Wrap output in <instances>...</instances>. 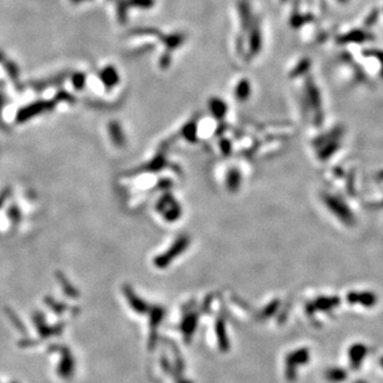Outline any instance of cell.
Listing matches in <instances>:
<instances>
[{
  "label": "cell",
  "instance_id": "52a82bcc",
  "mask_svg": "<svg viewBox=\"0 0 383 383\" xmlns=\"http://www.w3.org/2000/svg\"><path fill=\"white\" fill-rule=\"evenodd\" d=\"M101 79L107 86H114L119 82V74L113 66L105 67L101 73Z\"/></svg>",
  "mask_w": 383,
  "mask_h": 383
},
{
  "label": "cell",
  "instance_id": "5b68a950",
  "mask_svg": "<svg viewBox=\"0 0 383 383\" xmlns=\"http://www.w3.org/2000/svg\"><path fill=\"white\" fill-rule=\"evenodd\" d=\"M160 39L162 40L165 48H166V51L173 52V50L179 48L180 46L184 44L186 40V35L181 32H176L168 35H162Z\"/></svg>",
  "mask_w": 383,
  "mask_h": 383
},
{
  "label": "cell",
  "instance_id": "7c38bea8",
  "mask_svg": "<svg viewBox=\"0 0 383 383\" xmlns=\"http://www.w3.org/2000/svg\"><path fill=\"white\" fill-rule=\"evenodd\" d=\"M212 112H214L216 115H222L226 112V105L219 99H214L211 101Z\"/></svg>",
  "mask_w": 383,
  "mask_h": 383
},
{
  "label": "cell",
  "instance_id": "e0dca14e",
  "mask_svg": "<svg viewBox=\"0 0 383 383\" xmlns=\"http://www.w3.org/2000/svg\"><path fill=\"white\" fill-rule=\"evenodd\" d=\"M380 365H381V367L383 368V356H382L381 359H380Z\"/></svg>",
  "mask_w": 383,
  "mask_h": 383
},
{
  "label": "cell",
  "instance_id": "30bf717a",
  "mask_svg": "<svg viewBox=\"0 0 383 383\" xmlns=\"http://www.w3.org/2000/svg\"><path fill=\"white\" fill-rule=\"evenodd\" d=\"M366 39H367V35H365L364 32L360 31V30H355L348 34L344 35V37L341 39V40L344 43H347V42H356V43L358 42L359 43V42H363V40H365Z\"/></svg>",
  "mask_w": 383,
  "mask_h": 383
},
{
  "label": "cell",
  "instance_id": "6da1fadb",
  "mask_svg": "<svg viewBox=\"0 0 383 383\" xmlns=\"http://www.w3.org/2000/svg\"><path fill=\"white\" fill-rule=\"evenodd\" d=\"M249 49H248V56L249 59L257 57L262 49V32H261V25L260 20L255 16V20L252 21V25L249 28Z\"/></svg>",
  "mask_w": 383,
  "mask_h": 383
},
{
  "label": "cell",
  "instance_id": "9a60e30c",
  "mask_svg": "<svg viewBox=\"0 0 383 383\" xmlns=\"http://www.w3.org/2000/svg\"><path fill=\"white\" fill-rule=\"evenodd\" d=\"M377 19H378V12H373L372 14H370L367 19H366V21H365V23H366L367 26H370V25H373V23L377 20Z\"/></svg>",
  "mask_w": 383,
  "mask_h": 383
},
{
  "label": "cell",
  "instance_id": "8992f818",
  "mask_svg": "<svg viewBox=\"0 0 383 383\" xmlns=\"http://www.w3.org/2000/svg\"><path fill=\"white\" fill-rule=\"evenodd\" d=\"M348 374L343 367H330L326 372V379L332 383H341L347 379Z\"/></svg>",
  "mask_w": 383,
  "mask_h": 383
},
{
  "label": "cell",
  "instance_id": "4fadbf2b",
  "mask_svg": "<svg viewBox=\"0 0 383 383\" xmlns=\"http://www.w3.org/2000/svg\"><path fill=\"white\" fill-rule=\"evenodd\" d=\"M309 68H310V60H309V59H303V60L300 62L295 68H294V70H293L291 75L292 76L302 75V73H305Z\"/></svg>",
  "mask_w": 383,
  "mask_h": 383
},
{
  "label": "cell",
  "instance_id": "9c48e42d",
  "mask_svg": "<svg viewBox=\"0 0 383 383\" xmlns=\"http://www.w3.org/2000/svg\"><path fill=\"white\" fill-rule=\"evenodd\" d=\"M349 300L351 302L361 303L365 306H370L376 302L374 296L369 295V294H353L349 297Z\"/></svg>",
  "mask_w": 383,
  "mask_h": 383
},
{
  "label": "cell",
  "instance_id": "8fae6325",
  "mask_svg": "<svg viewBox=\"0 0 383 383\" xmlns=\"http://www.w3.org/2000/svg\"><path fill=\"white\" fill-rule=\"evenodd\" d=\"M155 0H128L127 1L128 7L139 8L142 10H149L155 5Z\"/></svg>",
  "mask_w": 383,
  "mask_h": 383
},
{
  "label": "cell",
  "instance_id": "2e32d148",
  "mask_svg": "<svg viewBox=\"0 0 383 383\" xmlns=\"http://www.w3.org/2000/svg\"><path fill=\"white\" fill-rule=\"evenodd\" d=\"M353 383H368V382L365 381V380H362V379H359V380L353 381Z\"/></svg>",
  "mask_w": 383,
  "mask_h": 383
},
{
  "label": "cell",
  "instance_id": "7a4b0ae2",
  "mask_svg": "<svg viewBox=\"0 0 383 383\" xmlns=\"http://www.w3.org/2000/svg\"><path fill=\"white\" fill-rule=\"evenodd\" d=\"M368 347L363 343H355L349 347L348 351H347V357H348L351 369L358 370L361 368L364 360L368 355Z\"/></svg>",
  "mask_w": 383,
  "mask_h": 383
},
{
  "label": "cell",
  "instance_id": "3957f363",
  "mask_svg": "<svg viewBox=\"0 0 383 383\" xmlns=\"http://www.w3.org/2000/svg\"><path fill=\"white\" fill-rule=\"evenodd\" d=\"M310 359V352L308 349H299L292 352L290 356L287 358V361H286V366H287V370H286V375L290 379H294L295 378V374H296V369L300 365H303L306 362L309 361Z\"/></svg>",
  "mask_w": 383,
  "mask_h": 383
},
{
  "label": "cell",
  "instance_id": "277c9868",
  "mask_svg": "<svg viewBox=\"0 0 383 383\" xmlns=\"http://www.w3.org/2000/svg\"><path fill=\"white\" fill-rule=\"evenodd\" d=\"M238 11L240 13V21H241L242 30L248 31L249 28L252 25L253 20H255V15L252 13L251 5L248 0H239Z\"/></svg>",
  "mask_w": 383,
  "mask_h": 383
},
{
  "label": "cell",
  "instance_id": "5bb4252c",
  "mask_svg": "<svg viewBox=\"0 0 383 383\" xmlns=\"http://www.w3.org/2000/svg\"><path fill=\"white\" fill-rule=\"evenodd\" d=\"M170 54H172V52L166 51V52H165V54H163L161 56L160 61H159V63H160V67L161 68L166 69L170 65V63H172V55H170Z\"/></svg>",
  "mask_w": 383,
  "mask_h": 383
},
{
  "label": "cell",
  "instance_id": "ba28073f",
  "mask_svg": "<svg viewBox=\"0 0 383 383\" xmlns=\"http://www.w3.org/2000/svg\"><path fill=\"white\" fill-rule=\"evenodd\" d=\"M250 95V83L248 80L243 79L241 80L237 88H235V96L240 100H245L249 97Z\"/></svg>",
  "mask_w": 383,
  "mask_h": 383
}]
</instances>
